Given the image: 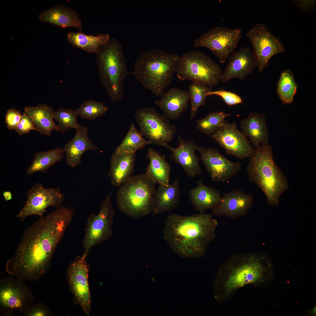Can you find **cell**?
<instances>
[{"label": "cell", "mask_w": 316, "mask_h": 316, "mask_svg": "<svg viewBox=\"0 0 316 316\" xmlns=\"http://www.w3.org/2000/svg\"><path fill=\"white\" fill-rule=\"evenodd\" d=\"M73 216L71 210L60 206L31 225L6 262L7 273L29 281L43 277L49 270L54 250Z\"/></svg>", "instance_id": "6da1fadb"}, {"label": "cell", "mask_w": 316, "mask_h": 316, "mask_svg": "<svg viewBox=\"0 0 316 316\" xmlns=\"http://www.w3.org/2000/svg\"><path fill=\"white\" fill-rule=\"evenodd\" d=\"M270 258L262 252L242 253L228 258L220 267L216 281V297L223 302L247 285L261 286L274 276Z\"/></svg>", "instance_id": "7a4b0ae2"}, {"label": "cell", "mask_w": 316, "mask_h": 316, "mask_svg": "<svg viewBox=\"0 0 316 316\" xmlns=\"http://www.w3.org/2000/svg\"><path fill=\"white\" fill-rule=\"evenodd\" d=\"M212 215L200 212L187 216L170 214L164 226V238L180 256L202 257L216 236L218 222Z\"/></svg>", "instance_id": "3957f363"}, {"label": "cell", "mask_w": 316, "mask_h": 316, "mask_svg": "<svg viewBox=\"0 0 316 316\" xmlns=\"http://www.w3.org/2000/svg\"><path fill=\"white\" fill-rule=\"evenodd\" d=\"M180 58L177 54L162 49H151L142 53L136 59L133 66L134 75L154 95L161 97L171 83Z\"/></svg>", "instance_id": "277c9868"}, {"label": "cell", "mask_w": 316, "mask_h": 316, "mask_svg": "<svg viewBox=\"0 0 316 316\" xmlns=\"http://www.w3.org/2000/svg\"><path fill=\"white\" fill-rule=\"evenodd\" d=\"M246 167L249 181L256 184L270 206H278L281 195L288 188L286 177L275 162L268 141L255 148Z\"/></svg>", "instance_id": "5b68a950"}, {"label": "cell", "mask_w": 316, "mask_h": 316, "mask_svg": "<svg viewBox=\"0 0 316 316\" xmlns=\"http://www.w3.org/2000/svg\"><path fill=\"white\" fill-rule=\"evenodd\" d=\"M96 62L100 81L111 99H122L127 65L122 44L114 38L101 47L96 54Z\"/></svg>", "instance_id": "8992f818"}, {"label": "cell", "mask_w": 316, "mask_h": 316, "mask_svg": "<svg viewBox=\"0 0 316 316\" xmlns=\"http://www.w3.org/2000/svg\"><path fill=\"white\" fill-rule=\"evenodd\" d=\"M156 183L145 173L131 176L117 191L118 209L135 219L149 214L153 209Z\"/></svg>", "instance_id": "52a82bcc"}, {"label": "cell", "mask_w": 316, "mask_h": 316, "mask_svg": "<svg viewBox=\"0 0 316 316\" xmlns=\"http://www.w3.org/2000/svg\"><path fill=\"white\" fill-rule=\"evenodd\" d=\"M177 76L180 80L196 82L210 88L220 80L221 67L208 56L199 51H189L181 56Z\"/></svg>", "instance_id": "ba28073f"}, {"label": "cell", "mask_w": 316, "mask_h": 316, "mask_svg": "<svg viewBox=\"0 0 316 316\" xmlns=\"http://www.w3.org/2000/svg\"><path fill=\"white\" fill-rule=\"evenodd\" d=\"M141 135L152 144L164 147L173 139L176 127L169 119L159 113L153 107L138 110L134 113Z\"/></svg>", "instance_id": "9c48e42d"}, {"label": "cell", "mask_w": 316, "mask_h": 316, "mask_svg": "<svg viewBox=\"0 0 316 316\" xmlns=\"http://www.w3.org/2000/svg\"><path fill=\"white\" fill-rule=\"evenodd\" d=\"M111 192L108 194L101 203L98 213L92 214L87 218L83 241V255L86 257L92 247L107 240L113 235L112 226L115 213L111 201Z\"/></svg>", "instance_id": "30bf717a"}, {"label": "cell", "mask_w": 316, "mask_h": 316, "mask_svg": "<svg viewBox=\"0 0 316 316\" xmlns=\"http://www.w3.org/2000/svg\"><path fill=\"white\" fill-rule=\"evenodd\" d=\"M242 35L241 28L217 26L195 39L193 46L208 48L220 63H224L234 52Z\"/></svg>", "instance_id": "8fae6325"}, {"label": "cell", "mask_w": 316, "mask_h": 316, "mask_svg": "<svg viewBox=\"0 0 316 316\" xmlns=\"http://www.w3.org/2000/svg\"><path fill=\"white\" fill-rule=\"evenodd\" d=\"M246 36L252 45L256 67L260 73L268 66L272 57L286 51L280 39L272 33L264 24L255 25L246 33Z\"/></svg>", "instance_id": "7c38bea8"}, {"label": "cell", "mask_w": 316, "mask_h": 316, "mask_svg": "<svg viewBox=\"0 0 316 316\" xmlns=\"http://www.w3.org/2000/svg\"><path fill=\"white\" fill-rule=\"evenodd\" d=\"M34 299L24 281L11 276L0 279V315L12 316L15 310L23 314L34 304Z\"/></svg>", "instance_id": "4fadbf2b"}, {"label": "cell", "mask_w": 316, "mask_h": 316, "mask_svg": "<svg viewBox=\"0 0 316 316\" xmlns=\"http://www.w3.org/2000/svg\"><path fill=\"white\" fill-rule=\"evenodd\" d=\"M26 193L27 200L16 216L22 221L32 215L42 218L47 207H60L65 200L59 188H46L40 183H35Z\"/></svg>", "instance_id": "5bb4252c"}, {"label": "cell", "mask_w": 316, "mask_h": 316, "mask_svg": "<svg viewBox=\"0 0 316 316\" xmlns=\"http://www.w3.org/2000/svg\"><path fill=\"white\" fill-rule=\"evenodd\" d=\"M211 137L227 154L241 159L249 158L254 150L248 137L238 129L235 122L226 121Z\"/></svg>", "instance_id": "9a60e30c"}, {"label": "cell", "mask_w": 316, "mask_h": 316, "mask_svg": "<svg viewBox=\"0 0 316 316\" xmlns=\"http://www.w3.org/2000/svg\"><path fill=\"white\" fill-rule=\"evenodd\" d=\"M83 255L78 256L72 262L67 271L69 288L76 303L86 315L91 310V298L88 283V267Z\"/></svg>", "instance_id": "2e32d148"}, {"label": "cell", "mask_w": 316, "mask_h": 316, "mask_svg": "<svg viewBox=\"0 0 316 316\" xmlns=\"http://www.w3.org/2000/svg\"><path fill=\"white\" fill-rule=\"evenodd\" d=\"M197 150L213 181L226 182L241 170V163L229 160L216 149L197 146Z\"/></svg>", "instance_id": "e0dca14e"}, {"label": "cell", "mask_w": 316, "mask_h": 316, "mask_svg": "<svg viewBox=\"0 0 316 316\" xmlns=\"http://www.w3.org/2000/svg\"><path fill=\"white\" fill-rule=\"evenodd\" d=\"M223 193L219 203L212 209L213 215L235 219L246 214L252 206L253 196L251 194L238 188Z\"/></svg>", "instance_id": "ac0fdd59"}, {"label": "cell", "mask_w": 316, "mask_h": 316, "mask_svg": "<svg viewBox=\"0 0 316 316\" xmlns=\"http://www.w3.org/2000/svg\"><path fill=\"white\" fill-rule=\"evenodd\" d=\"M197 147L193 141L184 140L179 134L176 147H173L168 144L164 147L171 152L170 159L180 165L187 176L193 178L202 173L200 159L195 153Z\"/></svg>", "instance_id": "d6986e66"}, {"label": "cell", "mask_w": 316, "mask_h": 316, "mask_svg": "<svg viewBox=\"0 0 316 316\" xmlns=\"http://www.w3.org/2000/svg\"><path fill=\"white\" fill-rule=\"evenodd\" d=\"M228 59V63L222 72L220 79V81L223 83L234 78L243 80L256 67L252 49L247 47L234 52Z\"/></svg>", "instance_id": "ffe728a7"}, {"label": "cell", "mask_w": 316, "mask_h": 316, "mask_svg": "<svg viewBox=\"0 0 316 316\" xmlns=\"http://www.w3.org/2000/svg\"><path fill=\"white\" fill-rule=\"evenodd\" d=\"M89 129L80 125L76 130L73 138L64 146L63 150L66 154V164L71 168L79 165L82 162L83 155L88 150H97L99 148L88 137Z\"/></svg>", "instance_id": "44dd1931"}, {"label": "cell", "mask_w": 316, "mask_h": 316, "mask_svg": "<svg viewBox=\"0 0 316 316\" xmlns=\"http://www.w3.org/2000/svg\"><path fill=\"white\" fill-rule=\"evenodd\" d=\"M155 104L163 111V116L172 120H175L186 111L188 107L190 98L188 91L177 87L165 92Z\"/></svg>", "instance_id": "7402d4cb"}, {"label": "cell", "mask_w": 316, "mask_h": 316, "mask_svg": "<svg viewBox=\"0 0 316 316\" xmlns=\"http://www.w3.org/2000/svg\"><path fill=\"white\" fill-rule=\"evenodd\" d=\"M181 192L178 179L168 186L159 185L155 189L153 198V215L171 211L178 206Z\"/></svg>", "instance_id": "603a6c76"}, {"label": "cell", "mask_w": 316, "mask_h": 316, "mask_svg": "<svg viewBox=\"0 0 316 316\" xmlns=\"http://www.w3.org/2000/svg\"><path fill=\"white\" fill-rule=\"evenodd\" d=\"M38 18L42 23H51L62 28L75 27L81 29L82 28L77 11L61 4L42 12Z\"/></svg>", "instance_id": "cb8c5ba5"}, {"label": "cell", "mask_w": 316, "mask_h": 316, "mask_svg": "<svg viewBox=\"0 0 316 316\" xmlns=\"http://www.w3.org/2000/svg\"><path fill=\"white\" fill-rule=\"evenodd\" d=\"M135 158L134 153L114 152L112 154L108 175L113 186L119 187L132 176Z\"/></svg>", "instance_id": "d4e9b609"}, {"label": "cell", "mask_w": 316, "mask_h": 316, "mask_svg": "<svg viewBox=\"0 0 316 316\" xmlns=\"http://www.w3.org/2000/svg\"><path fill=\"white\" fill-rule=\"evenodd\" d=\"M241 131L255 147L268 141L269 132L265 115L263 113H251L240 123Z\"/></svg>", "instance_id": "484cf974"}, {"label": "cell", "mask_w": 316, "mask_h": 316, "mask_svg": "<svg viewBox=\"0 0 316 316\" xmlns=\"http://www.w3.org/2000/svg\"><path fill=\"white\" fill-rule=\"evenodd\" d=\"M197 184L196 188L189 191L188 197L195 211L204 213L206 210L212 209L217 205L222 196L219 190L205 185L200 178L197 181Z\"/></svg>", "instance_id": "4316f807"}, {"label": "cell", "mask_w": 316, "mask_h": 316, "mask_svg": "<svg viewBox=\"0 0 316 316\" xmlns=\"http://www.w3.org/2000/svg\"><path fill=\"white\" fill-rule=\"evenodd\" d=\"M54 111L49 105L41 104L36 107H25L24 113L31 118L37 131L41 135L49 137L53 131H60L53 121Z\"/></svg>", "instance_id": "83f0119b"}, {"label": "cell", "mask_w": 316, "mask_h": 316, "mask_svg": "<svg viewBox=\"0 0 316 316\" xmlns=\"http://www.w3.org/2000/svg\"><path fill=\"white\" fill-rule=\"evenodd\" d=\"M146 157L150 162L145 173L159 185H169L171 167L166 160V156L152 148H149Z\"/></svg>", "instance_id": "f1b7e54d"}, {"label": "cell", "mask_w": 316, "mask_h": 316, "mask_svg": "<svg viewBox=\"0 0 316 316\" xmlns=\"http://www.w3.org/2000/svg\"><path fill=\"white\" fill-rule=\"evenodd\" d=\"M68 42L73 46L89 53L97 54L100 48L107 43L111 39L107 33H101L96 36L87 35L80 31L69 32L67 34Z\"/></svg>", "instance_id": "f546056e"}, {"label": "cell", "mask_w": 316, "mask_h": 316, "mask_svg": "<svg viewBox=\"0 0 316 316\" xmlns=\"http://www.w3.org/2000/svg\"><path fill=\"white\" fill-rule=\"evenodd\" d=\"M63 149L60 147L36 153L26 172L30 175L36 172L45 173L52 166L64 158Z\"/></svg>", "instance_id": "4dcf8cb0"}, {"label": "cell", "mask_w": 316, "mask_h": 316, "mask_svg": "<svg viewBox=\"0 0 316 316\" xmlns=\"http://www.w3.org/2000/svg\"><path fill=\"white\" fill-rule=\"evenodd\" d=\"M298 88L292 72L288 70H283L280 75L276 89L277 94L283 104H289L293 102Z\"/></svg>", "instance_id": "1f68e13d"}, {"label": "cell", "mask_w": 316, "mask_h": 316, "mask_svg": "<svg viewBox=\"0 0 316 316\" xmlns=\"http://www.w3.org/2000/svg\"><path fill=\"white\" fill-rule=\"evenodd\" d=\"M152 143L142 137L133 123H132L121 143L116 147V152L135 153Z\"/></svg>", "instance_id": "d6a6232c"}, {"label": "cell", "mask_w": 316, "mask_h": 316, "mask_svg": "<svg viewBox=\"0 0 316 316\" xmlns=\"http://www.w3.org/2000/svg\"><path fill=\"white\" fill-rule=\"evenodd\" d=\"M231 115L224 111L211 112L203 118L197 120L196 129L207 135L213 134L225 123V118Z\"/></svg>", "instance_id": "836d02e7"}, {"label": "cell", "mask_w": 316, "mask_h": 316, "mask_svg": "<svg viewBox=\"0 0 316 316\" xmlns=\"http://www.w3.org/2000/svg\"><path fill=\"white\" fill-rule=\"evenodd\" d=\"M212 90L211 88L206 85L198 82H193L189 85L188 91L191 106L190 120L195 117L199 107L205 105L206 94Z\"/></svg>", "instance_id": "e575fe53"}, {"label": "cell", "mask_w": 316, "mask_h": 316, "mask_svg": "<svg viewBox=\"0 0 316 316\" xmlns=\"http://www.w3.org/2000/svg\"><path fill=\"white\" fill-rule=\"evenodd\" d=\"M78 115L76 110L59 107L54 111V119L58 123L60 131L64 133L71 128L76 130L80 126L77 121Z\"/></svg>", "instance_id": "d590c367"}, {"label": "cell", "mask_w": 316, "mask_h": 316, "mask_svg": "<svg viewBox=\"0 0 316 316\" xmlns=\"http://www.w3.org/2000/svg\"><path fill=\"white\" fill-rule=\"evenodd\" d=\"M76 110L78 116L82 118L94 120L104 114L108 108L102 102L90 99L82 103Z\"/></svg>", "instance_id": "8d00e7d4"}, {"label": "cell", "mask_w": 316, "mask_h": 316, "mask_svg": "<svg viewBox=\"0 0 316 316\" xmlns=\"http://www.w3.org/2000/svg\"><path fill=\"white\" fill-rule=\"evenodd\" d=\"M216 95L221 97L228 105L232 106L242 103L241 97L236 94L230 91L223 90L213 91L207 93V96Z\"/></svg>", "instance_id": "74e56055"}, {"label": "cell", "mask_w": 316, "mask_h": 316, "mask_svg": "<svg viewBox=\"0 0 316 316\" xmlns=\"http://www.w3.org/2000/svg\"><path fill=\"white\" fill-rule=\"evenodd\" d=\"M52 315L50 308L41 302L34 303L23 314V316H50Z\"/></svg>", "instance_id": "f35d334b"}, {"label": "cell", "mask_w": 316, "mask_h": 316, "mask_svg": "<svg viewBox=\"0 0 316 316\" xmlns=\"http://www.w3.org/2000/svg\"><path fill=\"white\" fill-rule=\"evenodd\" d=\"M22 114L15 108L8 109L5 116V122L6 127L10 130H16L19 124Z\"/></svg>", "instance_id": "ab89813d"}, {"label": "cell", "mask_w": 316, "mask_h": 316, "mask_svg": "<svg viewBox=\"0 0 316 316\" xmlns=\"http://www.w3.org/2000/svg\"><path fill=\"white\" fill-rule=\"evenodd\" d=\"M32 130L37 131L32 120L30 116L23 113L15 131L21 135L29 133Z\"/></svg>", "instance_id": "60d3db41"}, {"label": "cell", "mask_w": 316, "mask_h": 316, "mask_svg": "<svg viewBox=\"0 0 316 316\" xmlns=\"http://www.w3.org/2000/svg\"><path fill=\"white\" fill-rule=\"evenodd\" d=\"M293 3L304 13L311 12L315 10L316 8L315 0H293Z\"/></svg>", "instance_id": "b9f144b4"}, {"label": "cell", "mask_w": 316, "mask_h": 316, "mask_svg": "<svg viewBox=\"0 0 316 316\" xmlns=\"http://www.w3.org/2000/svg\"><path fill=\"white\" fill-rule=\"evenodd\" d=\"M3 195L6 202L11 200L12 198V195L10 191H4L3 193Z\"/></svg>", "instance_id": "7bdbcfd3"}]
</instances>
